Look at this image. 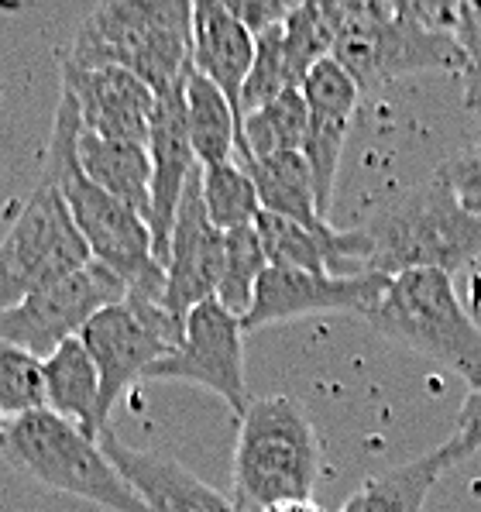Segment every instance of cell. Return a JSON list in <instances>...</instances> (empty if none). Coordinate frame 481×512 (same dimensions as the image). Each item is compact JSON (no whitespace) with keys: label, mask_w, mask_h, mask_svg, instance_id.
Listing matches in <instances>:
<instances>
[{"label":"cell","mask_w":481,"mask_h":512,"mask_svg":"<svg viewBox=\"0 0 481 512\" xmlns=\"http://www.w3.org/2000/svg\"><path fill=\"white\" fill-rule=\"evenodd\" d=\"M80 135L83 117L73 93L59 90L55 124L45 148L42 186H52L66 200L73 224L80 227L93 262L107 265L131 286V293H152L165 299V269L155 258L152 227L131 207L104 193L80 165Z\"/></svg>","instance_id":"6da1fadb"},{"label":"cell","mask_w":481,"mask_h":512,"mask_svg":"<svg viewBox=\"0 0 481 512\" xmlns=\"http://www.w3.org/2000/svg\"><path fill=\"white\" fill-rule=\"evenodd\" d=\"M330 59L361 93H375L399 76L451 69L461 76L464 52L433 21L430 4L406 0H337V38Z\"/></svg>","instance_id":"7a4b0ae2"},{"label":"cell","mask_w":481,"mask_h":512,"mask_svg":"<svg viewBox=\"0 0 481 512\" xmlns=\"http://www.w3.org/2000/svg\"><path fill=\"white\" fill-rule=\"evenodd\" d=\"M59 62L76 69H128L155 93L193 66V4L186 0H107L83 18Z\"/></svg>","instance_id":"3957f363"},{"label":"cell","mask_w":481,"mask_h":512,"mask_svg":"<svg viewBox=\"0 0 481 512\" xmlns=\"http://www.w3.org/2000/svg\"><path fill=\"white\" fill-rule=\"evenodd\" d=\"M317 478L320 440L310 413L289 396L251 399L234 444V509L268 512L282 502L313 499Z\"/></svg>","instance_id":"277c9868"},{"label":"cell","mask_w":481,"mask_h":512,"mask_svg":"<svg viewBox=\"0 0 481 512\" xmlns=\"http://www.w3.org/2000/svg\"><path fill=\"white\" fill-rule=\"evenodd\" d=\"M372 238L368 272H444L454 275L481 258V217L471 214L451 186L433 172L378 210L365 227Z\"/></svg>","instance_id":"5b68a950"},{"label":"cell","mask_w":481,"mask_h":512,"mask_svg":"<svg viewBox=\"0 0 481 512\" xmlns=\"http://www.w3.org/2000/svg\"><path fill=\"white\" fill-rule=\"evenodd\" d=\"M361 320L385 341L440 361L471 389L481 385V327L454 293L451 275L427 269L389 275Z\"/></svg>","instance_id":"8992f818"},{"label":"cell","mask_w":481,"mask_h":512,"mask_svg":"<svg viewBox=\"0 0 481 512\" xmlns=\"http://www.w3.org/2000/svg\"><path fill=\"white\" fill-rule=\"evenodd\" d=\"M0 454L62 495L97 502L110 512H148L138 492L110 464L100 440L62 420L49 406L11 416L0 430Z\"/></svg>","instance_id":"52a82bcc"},{"label":"cell","mask_w":481,"mask_h":512,"mask_svg":"<svg viewBox=\"0 0 481 512\" xmlns=\"http://www.w3.org/2000/svg\"><path fill=\"white\" fill-rule=\"evenodd\" d=\"M90 262L93 255L66 200L52 186H38L0 241V317Z\"/></svg>","instance_id":"ba28073f"},{"label":"cell","mask_w":481,"mask_h":512,"mask_svg":"<svg viewBox=\"0 0 481 512\" xmlns=\"http://www.w3.org/2000/svg\"><path fill=\"white\" fill-rule=\"evenodd\" d=\"M183 330L186 324H179L165 310V299L152 293H128L124 303L107 306L83 327L80 341L100 372V416H104V423L121 392L131 382L145 378L155 361L179 348Z\"/></svg>","instance_id":"9c48e42d"},{"label":"cell","mask_w":481,"mask_h":512,"mask_svg":"<svg viewBox=\"0 0 481 512\" xmlns=\"http://www.w3.org/2000/svg\"><path fill=\"white\" fill-rule=\"evenodd\" d=\"M128 293L131 286L121 275L100 262H90L73 275H66V279L38 289L21 306L7 310L0 317V341L45 361L66 341H76L97 313L124 303Z\"/></svg>","instance_id":"30bf717a"},{"label":"cell","mask_w":481,"mask_h":512,"mask_svg":"<svg viewBox=\"0 0 481 512\" xmlns=\"http://www.w3.org/2000/svg\"><path fill=\"white\" fill-rule=\"evenodd\" d=\"M145 382H189L214 392L238 416L248 413L251 392L244 378V327L220 299H207L186 317L176 351L155 361Z\"/></svg>","instance_id":"8fae6325"},{"label":"cell","mask_w":481,"mask_h":512,"mask_svg":"<svg viewBox=\"0 0 481 512\" xmlns=\"http://www.w3.org/2000/svg\"><path fill=\"white\" fill-rule=\"evenodd\" d=\"M389 275L365 272V275H320L299 269H275L268 265L258 279L255 303L248 317L241 320L244 330H262L272 324H286L299 317H317V313H358L375 303L385 289Z\"/></svg>","instance_id":"7c38bea8"},{"label":"cell","mask_w":481,"mask_h":512,"mask_svg":"<svg viewBox=\"0 0 481 512\" xmlns=\"http://www.w3.org/2000/svg\"><path fill=\"white\" fill-rule=\"evenodd\" d=\"M165 310L186 324V317L207 299H217L224 279V231L207 217L200 193V165L189 176L165 255Z\"/></svg>","instance_id":"4fadbf2b"},{"label":"cell","mask_w":481,"mask_h":512,"mask_svg":"<svg viewBox=\"0 0 481 512\" xmlns=\"http://www.w3.org/2000/svg\"><path fill=\"white\" fill-rule=\"evenodd\" d=\"M148 155H152V217H148V227H152L155 258H159V265H165L179 203H183L189 176L196 172V155L186 121V76L172 83L169 90L155 93Z\"/></svg>","instance_id":"5bb4252c"},{"label":"cell","mask_w":481,"mask_h":512,"mask_svg":"<svg viewBox=\"0 0 481 512\" xmlns=\"http://www.w3.org/2000/svg\"><path fill=\"white\" fill-rule=\"evenodd\" d=\"M59 69H62V90L73 93L83 117V128L90 135L148 148L152 114H155L152 86L117 66L76 69L69 62H59Z\"/></svg>","instance_id":"9a60e30c"},{"label":"cell","mask_w":481,"mask_h":512,"mask_svg":"<svg viewBox=\"0 0 481 512\" xmlns=\"http://www.w3.org/2000/svg\"><path fill=\"white\" fill-rule=\"evenodd\" d=\"M306 97V141H303V159L310 162L313 186H317V207L320 214H330V200H334L337 186V165H341L344 138H348L351 117L358 110L361 90L354 80L337 66L334 59H323L306 83L299 86Z\"/></svg>","instance_id":"2e32d148"},{"label":"cell","mask_w":481,"mask_h":512,"mask_svg":"<svg viewBox=\"0 0 481 512\" xmlns=\"http://www.w3.org/2000/svg\"><path fill=\"white\" fill-rule=\"evenodd\" d=\"M100 447L124 475V482L138 492L148 512H238L231 495L217 492L214 485H207L165 454L128 447L110 427L100 433Z\"/></svg>","instance_id":"e0dca14e"},{"label":"cell","mask_w":481,"mask_h":512,"mask_svg":"<svg viewBox=\"0 0 481 512\" xmlns=\"http://www.w3.org/2000/svg\"><path fill=\"white\" fill-rule=\"evenodd\" d=\"M258 38L220 0L193 4V69L231 100L241 117V93L255 66Z\"/></svg>","instance_id":"ac0fdd59"},{"label":"cell","mask_w":481,"mask_h":512,"mask_svg":"<svg viewBox=\"0 0 481 512\" xmlns=\"http://www.w3.org/2000/svg\"><path fill=\"white\" fill-rule=\"evenodd\" d=\"M42 375H45V406L52 413H59L62 420L76 423L83 433L100 440V433L107 430L104 416H100V372L80 337L66 341L59 351H52L42 361Z\"/></svg>","instance_id":"d6986e66"},{"label":"cell","mask_w":481,"mask_h":512,"mask_svg":"<svg viewBox=\"0 0 481 512\" xmlns=\"http://www.w3.org/2000/svg\"><path fill=\"white\" fill-rule=\"evenodd\" d=\"M80 165L104 193L131 207L138 217H152V155L145 145L107 141L83 128L80 135Z\"/></svg>","instance_id":"ffe728a7"},{"label":"cell","mask_w":481,"mask_h":512,"mask_svg":"<svg viewBox=\"0 0 481 512\" xmlns=\"http://www.w3.org/2000/svg\"><path fill=\"white\" fill-rule=\"evenodd\" d=\"M447 468L451 458L444 447H433L420 458L372 475L337 512H423L433 485Z\"/></svg>","instance_id":"44dd1931"},{"label":"cell","mask_w":481,"mask_h":512,"mask_svg":"<svg viewBox=\"0 0 481 512\" xmlns=\"http://www.w3.org/2000/svg\"><path fill=\"white\" fill-rule=\"evenodd\" d=\"M186 121L196 165H220L238 159L241 117L231 100L193 66L186 69Z\"/></svg>","instance_id":"7402d4cb"},{"label":"cell","mask_w":481,"mask_h":512,"mask_svg":"<svg viewBox=\"0 0 481 512\" xmlns=\"http://www.w3.org/2000/svg\"><path fill=\"white\" fill-rule=\"evenodd\" d=\"M248 172L255 179L262 214L296 220L303 227L327 224V217L317 207V186H313V172L303 152H279L268 159H255Z\"/></svg>","instance_id":"603a6c76"},{"label":"cell","mask_w":481,"mask_h":512,"mask_svg":"<svg viewBox=\"0 0 481 512\" xmlns=\"http://www.w3.org/2000/svg\"><path fill=\"white\" fill-rule=\"evenodd\" d=\"M306 124H310V114H306L303 90H286L272 104L241 121L238 162L248 169L255 159H268L279 152H303Z\"/></svg>","instance_id":"cb8c5ba5"},{"label":"cell","mask_w":481,"mask_h":512,"mask_svg":"<svg viewBox=\"0 0 481 512\" xmlns=\"http://www.w3.org/2000/svg\"><path fill=\"white\" fill-rule=\"evenodd\" d=\"M337 38V0H310L296 4L282 25V49H286L289 80L299 90L306 76L330 59Z\"/></svg>","instance_id":"d4e9b609"},{"label":"cell","mask_w":481,"mask_h":512,"mask_svg":"<svg viewBox=\"0 0 481 512\" xmlns=\"http://www.w3.org/2000/svg\"><path fill=\"white\" fill-rule=\"evenodd\" d=\"M200 193L207 217L224 234L241 231V227H255L258 217H262V200H258L255 179H251V172L238 159L220 165H200Z\"/></svg>","instance_id":"484cf974"},{"label":"cell","mask_w":481,"mask_h":512,"mask_svg":"<svg viewBox=\"0 0 481 512\" xmlns=\"http://www.w3.org/2000/svg\"><path fill=\"white\" fill-rule=\"evenodd\" d=\"M268 269L265 244L258 227H241V231L224 234V279H220L217 299L234 313V317H248L251 303H255L258 279Z\"/></svg>","instance_id":"4316f807"},{"label":"cell","mask_w":481,"mask_h":512,"mask_svg":"<svg viewBox=\"0 0 481 512\" xmlns=\"http://www.w3.org/2000/svg\"><path fill=\"white\" fill-rule=\"evenodd\" d=\"M437 21L464 52L461 97L471 114L481 117V4H433Z\"/></svg>","instance_id":"83f0119b"},{"label":"cell","mask_w":481,"mask_h":512,"mask_svg":"<svg viewBox=\"0 0 481 512\" xmlns=\"http://www.w3.org/2000/svg\"><path fill=\"white\" fill-rule=\"evenodd\" d=\"M45 406V375L35 354L0 341V409L4 416H21Z\"/></svg>","instance_id":"f1b7e54d"},{"label":"cell","mask_w":481,"mask_h":512,"mask_svg":"<svg viewBox=\"0 0 481 512\" xmlns=\"http://www.w3.org/2000/svg\"><path fill=\"white\" fill-rule=\"evenodd\" d=\"M286 90H296L289 80V66H286V49H282V25L258 35L255 45V66L251 76L244 83L241 93V121L255 110H262L265 104H272L275 97H282Z\"/></svg>","instance_id":"f546056e"},{"label":"cell","mask_w":481,"mask_h":512,"mask_svg":"<svg viewBox=\"0 0 481 512\" xmlns=\"http://www.w3.org/2000/svg\"><path fill=\"white\" fill-rule=\"evenodd\" d=\"M437 176L457 193V200L481 217V141L437 165Z\"/></svg>","instance_id":"4dcf8cb0"},{"label":"cell","mask_w":481,"mask_h":512,"mask_svg":"<svg viewBox=\"0 0 481 512\" xmlns=\"http://www.w3.org/2000/svg\"><path fill=\"white\" fill-rule=\"evenodd\" d=\"M444 454L451 458V464L464 461L468 454H475L481 447V385L468 392V399L461 403V413L454 420L451 437L444 440Z\"/></svg>","instance_id":"1f68e13d"},{"label":"cell","mask_w":481,"mask_h":512,"mask_svg":"<svg viewBox=\"0 0 481 512\" xmlns=\"http://www.w3.org/2000/svg\"><path fill=\"white\" fill-rule=\"evenodd\" d=\"M224 4L255 38L272 28H279V25H286V18L296 7V4H279V0H224Z\"/></svg>","instance_id":"d6a6232c"},{"label":"cell","mask_w":481,"mask_h":512,"mask_svg":"<svg viewBox=\"0 0 481 512\" xmlns=\"http://www.w3.org/2000/svg\"><path fill=\"white\" fill-rule=\"evenodd\" d=\"M268 512H323L313 499H303V502H282V506H272Z\"/></svg>","instance_id":"836d02e7"},{"label":"cell","mask_w":481,"mask_h":512,"mask_svg":"<svg viewBox=\"0 0 481 512\" xmlns=\"http://www.w3.org/2000/svg\"><path fill=\"white\" fill-rule=\"evenodd\" d=\"M4 423H7V416H4V409H0V430H4Z\"/></svg>","instance_id":"e575fe53"}]
</instances>
